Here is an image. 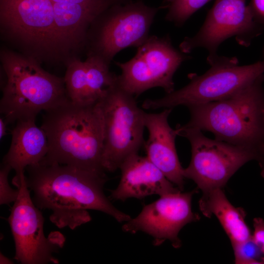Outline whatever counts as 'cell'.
I'll use <instances>...</instances> for the list:
<instances>
[{
	"instance_id": "cell-1",
	"label": "cell",
	"mask_w": 264,
	"mask_h": 264,
	"mask_svg": "<svg viewBox=\"0 0 264 264\" xmlns=\"http://www.w3.org/2000/svg\"><path fill=\"white\" fill-rule=\"evenodd\" d=\"M25 171L34 204L40 209L50 210V220L59 228L73 230L89 222L91 219L88 210L101 211L120 222L131 219L105 195L106 175L58 164L39 163L27 166Z\"/></svg>"
},
{
	"instance_id": "cell-2",
	"label": "cell",
	"mask_w": 264,
	"mask_h": 264,
	"mask_svg": "<svg viewBox=\"0 0 264 264\" xmlns=\"http://www.w3.org/2000/svg\"><path fill=\"white\" fill-rule=\"evenodd\" d=\"M44 112L41 127L48 150L39 163L69 165L106 175L102 164L103 119L98 103L81 105L69 100Z\"/></svg>"
},
{
	"instance_id": "cell-3",
	"label": "cell",
	"mask_w": 264,
	"mask_h": 264,
	"mask_svg": "<svg viewBox=\"0 0 264 264\" xmlns=\"http://www.w3.org/2000/svg\"><path fill=\"white\" fill-rule=\"evenodd\" d=\"M264 74L225 99L188 107L185 127L213 133L215 139L264 154Z\"/></svg>"
},
{
	"instance_id": "cell-4",
	"label": "cell",
	"mask_w": 264,
	"mask_h": 264,
	"mask_svg": "<svg viewBox=\"0 0 264 264\" xmlns=\"http://www.w3.org/2000/svg\"><path fill=\"white\" fill-rule=\"evenodd\" d=\"M2 85L0 112L6 124L35 118L46 111L70 100L64 77L45 71L41 63L14 50L0 52Z\"/></svg>"
},
{
	"instance_id": "cell-5",
	"label": "cell",
	"mask_w": 264,
	"mask_h": 264,
	"mask_svg": "<svg viewBox=\"0 0 264 264\" xmlns=\"http://www.w3.org/2000/svg\"><path fill=\"white\" fill-rule=\"evenodd\" d=\"M2 38L40 63L65 64L51 0H0Z\"/></svg>"
},
{
	"instance_id": "cell-6",
	"label": "cell",
	"mask_w": 264,
	"mask_h": 264,
	"mask_svg": "<svg viewBox=\"0 0 264 264\" xmlns=\"http://www.w3.org/2000/svg\"><path fill=\"white\" fill-rule=\"evenodd\" d=\"M210 68L204 74L188 75L189 83L163 97L147 99L145 109L187 107L229 97L245 88L264 74V60L240 66L236 57L218 55L207 61Z\"/></svg>"
},
{
	"instance_id": "cell-7",
	"label": "cell",
	"mask_w": 264,
	"mask_h": 264,
	"mask_svg": "<svg viewBox=\"0 0 264 264\" xmlns=\"http://www.w3.org/2000/svg\"><path fill=\"white\" fill-rule=\"evenodd\" d=\"M164 7H151L141 0L110 7L89 28L85 49L87 56L96 57L110 66L119 51L128 47H138L149 38L155 16Z\"/></svg>"
},
{
	"instance_id": "cell-8",
	"label": "cell",
	"mask_w": 264,
	"mask_h": 264,
	"mask_svg": "<svg viewBox=\"0 0 264 264\" xmlns=\"http://www.w3.org/2000/svg\"><path fill=\"white\" fill-rule=\"evenodd\" d=\"M135 97L116 83L109 87L98 102L104 124V142L102 164L113 172L130 156L138 153L144 144V111Z\"/></svg>"
},
{
	"instance_id": "cell-9",
	"label": "cell",
	"mask_w": 264,
	"mask_h": 264,
	"mask_svg": "<svg viewBox=\"0 0 264 264\" xmlns=\"http://www.w3.org/2000/svg\"><path fill=\"white\" fill-rule=\"evenodd\" d=\"M178 135L187 138L191 148V158L183 169V176L193 180L202 193L222 188L242 166L259 156L247 149L205 136L200 130L178 125Z\"/></svg>"
},
{
	"instance_id": "cell-10",
	"label": "cell",
	"mask_w": 264,
	"mask_h": 264,
	"mask_svg": "<svg viewBox=\"0 0 264 264\" xmlns=\"http://www.w3.org/2000/svg\"><path fill=\"white\" fill-rule=\"evenodd\" d=\"M190 58L174 47L168 35L149 36L137 47L132 58L125 63H115L121 70L117 83L135 97L155 87L171 93L175 90V72L182 62Z\"/></svg>"
},
{
	"instance_id": "cell-11",
	"label": "cell",
	"mask_w": 264,
	"mask_h": 264,
	"mask_svg": "<svg viewBox=\"0 0 264 264\" xmlns=\"http://www.w3.org/2000/svg\"><path fill=\"white\" fill-rule=\"evenodd\" d=\"M264 27L255 21L246 0H215L198 31L180 44L184 53L198 48L205 49L207 61L217 57V50L226 40L235 37L240 45L249 46Z\"/></svg>"
},
{
	"instance_id": "cell-12",
	"label": "cell",
	"mask_w": 264,
	"mask_h": 264,
	"mask_svg": "<svg viewBox=\"0 0 264 264\" xmlns=\"http://www.w3.org/2000/svg\"><path fill=\"white\" fill-rule=\"evenodd\" d=\"M16 186L19 194L8 219L15 242V259L22 264H58L53 255L63 247V236L56 232L45 237L44 219L30 196L25 173Z\"/></svg>"
},
{
	"instance_id": "cell-13",
	"label": "cell",
	"mask_w": 264,
	"mask_h": 264,
	"mask_svg": "<svg viewBox=\"0 0 264 264\" xmlns=\"http://www.w3.org/2000/svg\"><path fill=\"white\" fill-rule=\"evenodd\" d=\"M196 192L179 191L160 196L144 206L136 218L127 221L123 230L132 234L142 231L152 237L155 246L169 240L174 247L179 248L181 245L178 236L180 230L187 223L200 219L192 209V198Z\"/></svg>"
},
{
	"instance_id": "cell-14",
	"label": "cell",
	"mask_w": 264,
	"mask_h": 264,
	"mask_svg": "<svg viewBox=\"0 0 264 264\" xmlns=\"http://www.w3.org/2000/svg\"><path fill=\"white\" fill-rule=\"evenodd\" d=\"M122 3L114 0L53 3L57 35L66 61L85 49L88 32L93 22L110 7Z\"/></svg>"
},
{
	"instance_id": "cell-15",
	"label": "cell",
	"mask_w": 264,
	"mask_h": 264,
	"mask_svg": "<svg viewBox=\"0 0 264 264\" xmlns=\"http://www.w3.org/2000/svg\"><path fill=\"white\" fill-rule=\"evenodd\" d=\"M172 110L165 109L159 113H145V125L149 136L144 144L147 157L182 190L185 177L176 150L177 134L168 122Z\"/></svg>"
},
{
	"instance_id": "cell-16",
	"label": "cell",
	"mask_w": 264,
	"mask_h": 264,
	"mask_svg": "<svg viewBox=\"0 0 264 264\" xmlns=\"http://www.w3.org/2000/svg\"><path fill=\"white\" fill-rule=\"evenodd\" d=\"M120 182L111 191L110 198L124 201L131 198L142 199L153 195L162 196L179 191L163 173L147 157L138 154L127 158L121 165Z\"/></svg>"
},
{
	"instance_id": "cell-17",
	"label": "cell",
	"mask_w": 264,
	"mask_h": 264,
	"mask_svg": "<svg viewBox=\"0 0 264 264\" xmlns=\"http://www.w3.org/2000/svg\"><path fill=\"white\" fill-rule=\"evenodd\" d=\"M35 118L20 120L11 131L12 140L2 163L14 170L12 180L15 186L20 180L25 168L39 164L46 155L48 141L45 132L35 123Z\"/></svg>"
},
{
	"instance_id": "cell-18",
	"label": "cell",
	"mask_w": 264,
	"mask_h": 264,
	"mask_svg": "<svg viewBox=\"0 0 264 264\" xmlns=\"http://www.w3.org/2000/svg\"><path fill=\"white\" fill-rule=\"evenodd\" d=\"M199 209L206 217L214 215L228 236L232 247L252 237L245 221L243 209L234 206L229 201L222 188L203 192L199 201Z\"/></svg>"
},
{
	"instance_id": "cell-19",
	"label": "cell",
	"mask_w": 264,
	"mask_h": 264,
	"mask_svg": "<svg viewBox=\"0 0 264 264\" xmlns=\"http://www.w3.org/2000/svg\"><path fill=\"white\" fill-rule=\"evenodd\" d=\"M65 66L64 78L69 99L79 105H94L90 100L85 61L75 56L68 59Z\"/></svg>"
},
{
	"instance_id": "cell-20",
	"label": "cell",
	"mask_w": 264,
	"mask_h": 264,
	"mask_svg": "<svg viewBox=\"0 0 264 264\" xmlns=\"http://www.w3.org/2000/svg\"><path fill=\"white\" fill-rule=\"evenodd\" d=\"M212 0H170L165 19L180 26L196 11Z\"/></svg>"
},
{
	"instance_id": "cell-21",
	"label": "cell",
	"mask_w": 264,
	"mask_h": 264,
	"mask_svg": "<svg viewBox=\"0 0 264 264\" xmlns=\"http://www.w3.org/2000/svg\"><path fill=\"white\" fill-rule=\"evenodd\" d=\"M235 262L237 264H264V255L252 238L233 246Z\"/></svg>"
},
{
	"instance_id": "cell-22",
	"label": "cell",
	"mask_w": 264,
	"mask_h": 264,
	"mask_svg": "<svg viewBox=\"0 0 264 264\" xmlns=\"http://www.w3.org/2000/svg\"><path fill=\"white\" fill-rule=\"evenodd\" d=\"M12 169L1 164L0 170V204H8L15 202L19 194V189H13L9 185L8 176Z\"/></svg>"
},
{
	"instance_id": "cell-23",
	"label": "cell",
	"mask_w": 264,
	"mask_h": 264,
	"mask_svg": "<svg viewBox=\"0 0 264 264\" xmlns=\"http://www.w3.org/2000/svg\"><path fill=\"white\" fill-rule=\"evenodd\" d=\"M252 239L264 255V220L260 218L253 220Z\"/></svg>"
},
{
	"instance_id": "cell-24",
	"label": "cell",
	"mask_w": 264,
	"mask_h": 264,
	"mask_svg": "<svg viewBox=\"0 0 264 264\" xmlns=\"http://www.w3.org/2000/svg\"><path fill=\"white\" fill-rule=\"evenodd\" d=\"M248 6L255 21L264 27V0H250Z\"/></svg>"
},
{
	"instance_id": "cell-25",
	"label": "cell",
	"mask_w": 264,
	"mask_h": 264,
	"mask_svg": "<svg viewBox=\"0 0 264 264\" xmlns=\"http://www.w3.org/2000/svg\"><path fill=\"white\" fill-rule=\"evenodd\" d=\"M53 3H84L103 0H51ZM121 3H126L132 0H114Z\"/></svg>"
},
{
	"instance_id": "cell-26",
	"label": "cell",
	"mask_w": 264,
	"mask_h": 264,
	"mask_svg": "<svg viewBox=\"0 0 264 264\" xmlns=\"http://www.w3.org/2000/svg\"><path fill=\"white\" fill-rule=\"evenodd\" d=\"M6 126L4 120L3 118L0 119V138L1 139L6 133Z\"/></svg>"
},
{
	"instance_id": "cell-27",
	"label": "cell",
	"mask_w": 264,
	"mask_h": 264,
	"mask_svg": "<svg viewBox=\"0 0 264 264\" xmlns=\"http://www.w3.org/2000/svg\"><path fill=\"white\" fill-rule=\"evenodd\" d=\"M0 264H13L12 261L0 253Z\"/></svg>"
},
{
	"instance_id": "cell-28",
	"label": "cell",
	"mask_w": 264,
	"mask_h": 264,
	"mask_svg": "<svg viewBox=\"0 0 264 264\" xmlns=\"http://www.w3.org/2000/svg\"><path fill=\"white\" fill-rule=\"evenodd\" d=\"M261 168V175L264 178V154L261 162L259 164Z\"/></svg>"
},
{
	"instance_id": "cell-29",
	"label": "cell",
	"mask_w": 264,
	"mask_h": 264,
	"mask_svg": "<svg viewBox=\"0 0 264 264\" xmlns=\"http://www.w3.org/2000/svg\"><path fill=\"white\" fill-rule=\"evenodd\" d=\"M263 56H264L263 60H264V47L263 48Z\"/></svg>"
}]
</instances>
